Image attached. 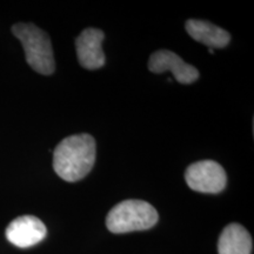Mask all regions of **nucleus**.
Segmentation results:
<instances>
[{
	"label": "nucleus",
	"instance_id": "nucleus-1",
	"mask_svg": "<svg viewBox=\"0 0 254 254\" xmlns=\"http://www.w3.org/2000/svg\"><path fill=\"white\" fill-rule=\"evenodd\" d=\"M97 145L86 133L63 139L53 151V168L63 180L75 183L90 173L95 163Z\"/></svg>",
	"mask_w": 254,
	"mask_h": 254
},
{
	"label": "nucleus",
	"instance_id": "nucleus-2",
	"mask_svg": "<svg viewBox=\"0 0 254 254\" xmlns=\"http://www.w3.org/2000/svg\"><path fill=\"white\" fill-rule=\"evenodd\" d=\"M157 209L142 200H124L111 209L106 217V227L116 234L150 230L158 222Z\"/></svg>",
	"mask_w": 254,
	"mask_h": 254
},
{
	"label": "nucleus",
	"instance_id": "nucleus-3",
	"mask_svg": "<svg viewBox=\"0 0 254 254\" xmlns=\"http://www.w3.org/2000/svg\"><path fill=\"white\" fill-rule=\"evenodd\" d=\"M12 33L20 40L27 64L34 71L44 75H50L55 72L52 43L45 31L33 24L19 23L13 25Z\"/></svg>",
	"mask_w": 254,
	"mask_h": 254
},
{
	"label": "nucleus",
	"instance_id": "nucleus-4",
	"mask_svg": "<svg viewBox=\"0 0 254 254\" xmlns=\"http://www.w3.org/2000/svg\"><path fill=\"white\" fill-rule=\"evenodd\" d=\"M185 179L190 190L212 194L221 192L227 184L224 167L213 160H201L190 164L185 172Z\"/></svg>",
	"mask_w": 254,
	"mask_h": 254
},
{
	"label": "nucleus",
	"instance_id": "nucleus-5",
	"mask_svg": "<svg viewBox=\"0 0 254 254\" xmlns=\"http://www.w3.org/2000/svg\"><path fill=\"white\" fill-rule=\"evenodd\" d=\"M148 68L157 74L171 72L174 79L184 85L192 84L199 78V71L194 66L185 63L179 56L168 50H160L152 53L148 60Z\"/></svg>",
	"mask_w": 254,
	"mask_h": 254
},
{
	"label": "nucleus",
	"instance_id": "nucleus-6",
	"mask_svg": "<svg viewBox=\"0 0 254 254\" xmlns=\"http://www.w3.org/2000/svg\"><path fill=\"white\" fill-rule=\"evenodd\" d=\"M44 222L33 215H23L9 222L6 228V238L14 246L28 249L39 244L46 237Z\"/></svg>",
	"mask_w": 254,
	"mask_h": 254
},
{
	"label": "nucleus",
	"instance_id": "nucleus-7",
	"mask_svg": "<svg viewBox=\"0 0 254 254\" xmlns=\"http://www.w3.org/2000/svg\"><path fill=\"white\" fill-rule=\"evenodd\" d=\"M105 33L98 28H86L75 39L78 62L84 68L98 69L105 65L103 41Z\"/></svg>",
	"mask_w": 254,
	"mask_h": 254
},
{
	"label": "nucleus",
	"instance_id": "nucleus-8",
	"mask_svg": "<svg viewBox=\"0 0 254 254\" xmlns=\"http://www.w3.org/2000/svg\"><path fill=\"white\" fill-rule=\"evenodd\" d=\"M185 27L193 39L212 50L222 49L227 46L231 40V34L227 31L206 20L190 19L186 21Z\"/></svg>",
	"mask_w": 254,
	"mask_h": 254
},
{
	"label": "nucleus",
	"instance_id": "nucleus-9",
	"mask_svg": "<svg viewBox=\"0 0 254 254\" xmlns=\"http://www.w3.org/2000/svg\"><path fill=\"white\" fill-rule=\"evenodd\" d=\"M252 249L253 241L250 232L239 224L227 225L219 237V254H251Z\"/></svg>",
	"mask_w": 254,
	"mask_h": 254
},
{
	"label": "nucleus",
	"instance_id": "nucleus-10",
	"mask_svg": "<svg viewBox=\"0 0 254 254\" xmlns=\"http://www.w3.org/2000/svg\"><path fill=\"white\" fill-rule=\"evenodd\" d=\"M208 52H209V53H211V55H213V53H214V51H213V50H212V49H208Z\"/></svg>",
	"mask_w": 254,
	"mask_h": 254
}]
</instances>
